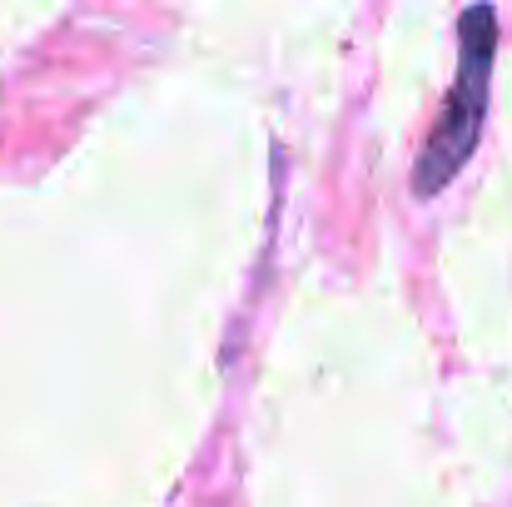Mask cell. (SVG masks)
<instances>
[{"mask_svg":"<svg viewBox=\"0 0 512 507\" xmlns=\"http://www.w3.org/2000/svg\"><path fill=\"white\" fill-rule=\"evenodd\" d=\"M493 60H498V10L493 5H473L458 15V65H453V85L438 105L433 130L418 145L413 160V199H438L463 165L473 160L483 125H488V100H493Z\"/></svg>","mask_w":512,"mask_h":507,"instance_id":"obj_1","label":"cell"}]
</instances>
